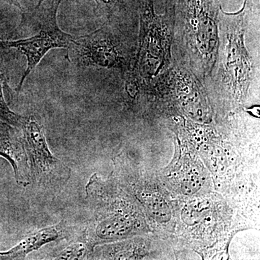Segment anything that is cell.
<instances>
[{"mask_svg":"<svg viewBox=\"0 0 260 260\" xmlns=\"http://www.w3.org/2000/svg\"><path fill=\"white\" fill-rule=\"evenodd\" d=\"M7 85V78L4 72L0 68V120L14 126H23V117L12 112L5 102L3 88Z\"/></svg>","mask_w":260,"mask_h":260,"instance_id":"cell-11","label":"cell"},{"mask_svg":"<svg viewBox=\"0 0 260 260\" xmlns=\"http://www.w3.org/2000/svg\"><path fill=\"white\" fill-rule=\"evenodd\" d=\"M220 8L218 0H177L178 39L189 69L200 79L216 62Z\"/></svg>","mask_w":260,"mask_h":260,"instance_id":"cell-1","label":"cell"},{"mask_svg":"<svg viewBox=\"0 0 260 260\" xmlns=\"http://www.w3.org/2000/svg\"><path fill=\"white\" fill-rule=\"evenodd\" d=\"M251 5V0H244L242 10L237 13H227L220 8L219 14L215 81L223 91L238 101L245 96L254 74L252 59L244 42Z\"/></svg>","mask_w":260,"mask_h":260,"instance_id":"cell-2","label":"cell"},{"mask_svg":"<svg viewBox=\"0 0 260 260\" xmlns=\"http://www.w3.org/2000/svg\"><path fill=\"white\" fill-rule=\"evenodd\" d=\"M60 235L59 225L41 229L34 234H30L10 250L0 252V256L7 259L25 257L28 253L37 250L44 244L59 239Z\"/></svg>","mask_w":260,"mask_h":260,"instance_id":"cell-9","label":"cell"},{"mask_svg":"<svg viewBox=\"0 0 260 260\" xmlns=\"http://www.w3.org/2000/svg\"><path fill=\"white\" fill-rule=\"evenodd\" d=\"M155 84L158 91L172 94L188 114L200 119L204 116V92L192 71L184 67L169 68Z\"/></svg>","mask_w":260,"mask_h":260,"instance_id":"cell-7","label":"cell"},{"mask_svg":"<svg viewBox=\"0 0 260 260\" xmlns=\"http://www.w3.org/2000/svg\"><path fill=\"white\" fill-rule=\"evenodd\" d=\"M85 254V249L83 244H75L68 246L58 256L60 259H83Z\"/></svg>","mask_w":260,"mask_h":260,"instance_id":"cell-12","label":"cell"},{"mask_svg":"<svg viewBox=\"0 0 260 260\" xmlns=\"http://www.w3.org/2000/svg\"><path fill=\"white\" fill-rule=\"evenodd\" d=\"M131 230L129 220L124 218H116L107 220L99 225L98 233L101 237L114 238L126 235Z\"/></svg>","mask_w":260,"mask_h":260,"instance_id":"cell-10","label":"cell"},{"mask_svg":"<svg viewBox=\"0 0 260 260\" xmlns=\"http://www.w3.org/2000/svg\"><path fill=\"white\" fill-rule=\"evenodd\" d=\"M68 49L70 58L82 66L119 70L127 66L120 43L107 26L88 35L75 37Z\"/></svg>","mask_w":260,"mask_h":260,"instance_id":"cell-5","label":"cell"},{"mask_svg":"<svg viewBox=\"0 0 260 260\" xmlns=\"http://www.w3.org/2000/svg\"><path fill=\"white\" fill-rule=\"evenodd\" d=\"M62 0H40L35 9L24 13L23 18L28 19L39 27L36 35L18 40H0V47L14 48L27 59V68L18 84V93L28 75L37 66L51 49H68L74 36L61 30L56 21L58 8Z\"/></svg>","mask_w":260,"mask_h":260,"instance_id":"cell-4","label":"cell"},{"mask_svg":"<svg viewBox=\"0 0 260 260\" xmlns=\"http://www.w3.org/2000/svg\"><path fill=\"white\" fill-rule=\"evenodd\" d=\"M8 3H10L11 5H15V6L18 7L19 9H20L23 11V8H22L21 5H20V3H19L18 0H7Z\"/></svg>","mask_w":260,"mask_h":260,"instance_id":"cell-14","label":"cell"},{"mask_svg":"<svg viewBox=\"0 0 260 260\" xmlns=\"http://www.w3.org/2000/svg\"><path fill=\"white\" fill-rule=\"evenodd\" d=\"M139 48L133 73L150 80L171 64V47L174 28V13L157 15L153 0H139Z\"/></svg>","mask_w":260,"mask_h":260,"instance_id":"cell-3","label":"cell"},{"mask_svg":"<svg viewBox=\"0 0 260 260\" xmlns=\"http://www.w3.org/2000/svg\"><path fill=\"white\" fill-rule=\"evenodd\" d=\"M0 155L9 160L18 181L24 180L25 164L23 150L11 125L0 120Z\"/></svg>","mask_w":260,"mask_h":260,"instance_id":"cell-8","label":"cell"},{"mask_svg":"<svg viewBox=\"0 0 260 260\" xmlns=\"http://www.w3.org/2000/svg\"><path fill=\"white\" fill-rule=\"evenodd\" d=\"M94 1H95L97 4V8L96 9H95V11H96L97 10H112V8L115 6L118 0H94Z\"/></svg>","mask_w":260,"mask_h":260,"instance_id":"cell-13","label":"cell"},{"mask_svg":"<svg viewBox=\"0 0 260 260\" xmlns=\"http://www.w3.org/2000/svg\"><path fill=\"white\" fill-rule=\"evenodd\" d=\"M24 135L34 175L42 182H58L69 178L70 170L51 154L42 126L32 116L24 121Z\"/></svg>","mask_w":260,"mask_h":260,"instance_id":"cell-6","label":"cell"}]
</instances>
